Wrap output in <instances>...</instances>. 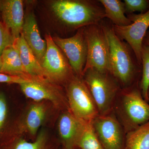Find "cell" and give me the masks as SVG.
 I'll return each mask as SVG.
<instances>
[{
    "label": "cell",
    "mask_w": 149,
    "mask_h": 149,
    "mask_svg": "<svg viewBox=\"0 0 149 149\" xmlns=\"http://www.w3.org/2000/svg\"><path fill=\"white\" fill-rule=\"evenodd\" d=\"M125 14L139 12L144 13L149 10V0H124Z\"/></svg>",
    "instance_id": "cell-24"
},
{
    "label": "cell",
    "mask_w": 149,
    "mask_h": 149,
    "mask_svg": "<svg viewBox=\"0 0 149 149\" xmlns=\"http://www.w3.org/2000/svg\"><path fill=\"white\" fill-rule=\"evenodd\" d=\"M132 24L118 26L113 24L115 33L120 40H124L132 49L139 63L141 65L143 41L149 27V10L144 13L127 15Z\"/></svg>",
    "instance_id": "cell-11"
},
{
    "label": "cell",
    "mask_w": 149,
    "mask_h": 149,
    "mask_svg": "<svg viewBox=\"0 0 149 149\" xmlns=\"http://www.w3.org/2000/svg\"><path fill=\"white\" fill-rule=\"evenodd\" d=\"M83 78L93 96L99 115L109 114L113 111L120 84L109 72H102L93 68L83 72Z\"/></svg>",
    "instance_id": "cell-4"
},
{
    "label": "cell",
    "mask_w": 149,
    "mask_h": 149,
    "mask_svg": "<svg viewBox=\"0 0 149 149\" xmlns=\"http://www.w3.org/2000/svg\"><path fill=\"white\" fill-rule=\"evenodd\" d=\"M148 102L149 103V90L148 91Z\"/></svg>",
    "instance_id": "cell-29"
},
{
    "label": "cell",
    "mask_w": 149,
    "mask_h": 149,
    "mask_svg": "<svg viewBox=\"0 0 149 149\" xmlns=\"http://www.w3.org/2000/svg\"><path fill=\"white\" fill-rule=\"evenodd\" d=\"M143 45L149 46V30H148L143 41Z\"/></svg>",
    "instance_id": "cell-27"
},
{
    "label": "cell",
    "mask_w": 149,
    "mask_h": 149,
    "mask_svg": "<svg viewBox=\"0 0 149 149\" xmlns=\"http://www.w3.org/2000/svg\"><path fill=\"white\" fill-rule=\"evenodd\" d=\"M52 10L68 30H75L98 24L105 14L99 1L58 0L53 2Z\"/></svg>",
    "instance_id": "cell-2"
},
{
    "label": "cell",
    "mask_w": 149,
    "mask_h": 149,
    "mask_svg": "<svg viewBox=\"0 0 149 149\" xmlns=\"http://www.w3.org/2000/svg\"><path fill=\"white\" fill-rule=\"evenodd\" d=\"M92 123L103 149H125L126 133L113 111L99 115Z\"/></svg>",
    "instance_id": "cell-8"
},
{
    "label": "cell",
    "mask_w": 149,
    "mask_h": 149,
    "mask_svg": "<svg viewBox=\"0 0 149 149\" xmlns=\"http://www.w3.org/2000/svg\"><path fill=\"white\" fill-rule=\"evenodd\" d=\"M10 117L8 97L4 92L0 91V147L17 136L15 124Z\"/></svg>",
    "instance_id": "cell-16"
},
{
    "label": "cell",
    "mask_w": 149,
    "mask_h": 149,
    "mask_svg": "<svg viewBox=\"0 0 149 149\" xmlns=\"http://www.w3.org/2000/svg\"><path fill=\"white\" fill-rule=\"evenodd\" d=\"M22 35L39 63L42 61L47 50V42L40 35L37 20L33 12L24 16Z\"/></svg>",
    "instance_id": "cell-14"
},
{
    "label": "cell",
    "mask_w": 149,
    "mask_h": 149,
    "mask_svg": "<svg viewBox=\"0 0 149 149\" xmlns=\"http://www.w3.org/2000/svg\"><path fill=\"white\" fill-rule=\"evenodd\" d=\"M103 6L105 18L110 19L113 25L126 26L132 22L125 15L123 2L120 0H99Z\"/></svg>",
    "instance_id": "cell-18"
},
{
    "label": "cell",
    "mask_w": 149,
    "mask_h": 149,
    "mask_svg": "<svg viewBox=\"0 0 149 149\" xmlns=\"http://www.w3.org/2000/svg\"><path fill=\"white\" fill-rule=\"evenodd\" d=\"M1 57L2 61L1 73L31 78L26 74L20 56L14 46H10L6 49Z\"/></svg>",
    "instance_id": "cell-17"
},
{
    "label": "cell",
    "mask_w": 149,
    "mask_h": 149,
    "mask_svg": "<svg viewBox=\"0 0 149 149\" xmlns=\"http://www.w3.org/2000/svg\"><path fill=\"white\" fill-rule=\"evenodd\" d=\"M109 47L110 74L121 88L140 84L142 65L128 43L120 40L115 33L112 25L100 22Z\"/></svg>",
    "instance_id": "cell-1"
},
{
    "label": "cell",
    "mask_w": 149,
    "mask_h": 149,
    "mask_svg": "<svg viewBox=\"0 0 149 149\" xmlns=\"http://www.w3.org/2000/svg\"><path fill=\"white\" fill-rule=\"evenodd\" d=\"M141 55L142 75L140 88L143 97L149 102L148 92L149 90V46L143 45Z\"/></svg>",
    "instance_id": "cell-23"
},
{
    "label": "cell",
    "mask_w": 149,
    "mask_h": 149,
    "mask_svg": "<svg viewBox=\"0 0 149 149\" xmlns=\"http://www.w3.org/2000/svg\"><path fill=\"white\" fill-rule=\"evenodd\" d=\"M13 46L17 50L24 70L29 77L48 80L44 70L22 34L20 37L15 40Z\"/></svg>",
    "instance_id": "cell-15"
},
{
    "label": "cell",
    "mask_w": 149,
    "mask_h": 149,
    "mask_svg": "<svg viewBox=\"0 0 149 149\" xmlns=\"http://www.w3.org/2000/svg\"><path fill=\"white\" fill-rule=\"evenodd\" d=\"M45 38L47 50L40 64L48 80L65 86L75 74L66 57L56 45L50 34H46Z\"/></svg>",
    "instance_id": "cell-6"
},
{
    "label": "cell",
    "mask_w": 149,
    "mask_h": 149,
    "mask_svg": "<svg viewBox=\"0 0 149 149\" xmlns=\"http://www.w3.org/2000/svg\"><path fill=\"white\" fill-rule=\"evenodd\" d=\"M62 149H69V148H64V147H63Z\"/></svg>",
    "instance_id": "cell-30"
},
{
    "label": "cell",
    "mask_w": 149,
    "mask_h": 149,
    "mask_svg": "<svg viewBox=\"0 0 149 149\" xmlns=\"http://www.w3.org/2000/svg\"><path fill=\"white\" fill-rule=\"evenodd\" d=\"M2 22L15 40L20 37L24 24L23 1L21 0H0Z\"/></svg>",
    "instance_id": "cell-12"
},
{
    "label": "cell",
    "mask_w": 149,
    "mask_h": 149,
    "mask_svg": "<svg viewBox=\"0 0 149 149\" xmlns=\"http://www.w3.org/2000/svg\"><path fill=\"white\" fill-rule=\"evenodd\" d=\"M86 121L74 116L70 110L63 111L59 118L58 129L63 147L76 149Z\"/></svg>",
    "instance_id": "cell-13"
},
{
    "label": "cell",
    "mask_w": 149,
    "mask_h": 149,
    "mask_svg": "<svg viewBox=\"0 0 149 149\" xmlns=\"http://www.w3.org/2000/svg\"><path fill=\"white\" fill-rule=\"evenodd\" d=\"M0 149H54L50 145L45 130H42L33 142L17 137L0 147Z\"/></svg>",
    "instance_id": "cell-19"
},
{
    "label": "cell",
    "mask_w": 149,
    "mask_h": 149,
    "mask_svg": "<svg viewBox=\"0 0 149 149\" xmlns=\"http://www.w3.org/2000/svg\"><path fill=\"white\" fill-rule=\"evenodd\" d=\"M70 111L84 121H93L99 115L97 108L83 77L74 75L65 86Z\"/></svg>",
    "instance_id": "cell-5"
},
{
    "label": "cell",
    "mask_w": 149,
    "mask_h": 149,
    "mask_svg": "<svg viewBox=\"0 0 149 149\" xmlns=\"http://www.w3.org/2000/svg\"><path fill=\"white\" fill-rule=\"evenodd\" d=\"M46 109L42 103L37 102L30 107L25 119L26 129L32 136L37 135L45 118Z\"/></svg>",
    "instance_id": "cell-21"
},
{
    "label": "cell",
    "mask_w": 149,
    "mask_h": 149,
    "mask_svg": "<svg viewBox=\"0 0 149 149\" xmlns=\"http://www.w3.org/2000/svg\"><path fill=\"white\" fill-rule=\"evenodd\" d=\"M14 38L0 19V57L7 48L13 46Z\"/></svg>",
    "instance_id": "cell-25"
},
{
    "label": "cell",
    "mask_w": 149,
    "mask_h": 149,
    "mask_svg": "<svg viewBox=\"0 0 149 149\" xmlns=\"http://www.w3.org/2000/svg\"><path fill=\"white\" fill-rule=\"evenodd\" d=\"M32 79V78L0 73V83L8 84H17L20 85V84L28 82Z\"/></svg>",
    "instance_id": "cell-26"
},
{
    "label": "cell",
    "mask_w": 149,
    "mask_h": 149,
    "mask_svg": "<svg viewBox=\"0 0 149 149\" xmlns=\"http://www.w3.org/2000/svg\"><path fill=\"white\" fill-rule=\"evenodd\" d=\"M85 34L88 54L83 72L93 68L100 72L110 73L109 47L100 23L85 27Z\"/></svg>",
    "instance_id": "cell-7"
},
{
    "label": "cell",
    "mask_w": 149,
    "mask_h": 149,
    "mask_svg": "<svg viewBox=\"0 0 149 149\" xmlns=\"http://www.w3.org/2000/svg\"><path fill=\"white\" fill-rule=\"evenodd\" d=\"M113 111L126 133L149 121V103L143 97L140 84L122 88Z\"/></svg>",
    "instance_id": "cell-3"
},
{
    "label": "cell",
    "mask_w": 149,
    "mask_h": 149,
    "mask_svg": "<svg viewBox=\"0 0 149 149\" xmlns=\"http://www.w3.org/2000/svg\"><path fill=\"white\" fill-rule=\"evenodd\" d=\"M52 38L66 57L75 75L83 77L88 54L85 27L78 29L75 35L69 38Z\"/></svg>",
    "instance_id": "cell-9"
},
{
    "label": "cell",
    "mask_w": 149,
    "mask_h": 149,
    "mask_svg": "<svg viewBox=\"0 0 149 149\" xmlns=\"http://www.w3.org/2000/svg\"><path fill=\"white\" fill-rule=\"evenodd\" d=\"M125 149H149V121L126 133Z\"/></svg>",
    "instance_id": "cell-20"
},
{
    "label": "cell",
    "mask_w": 149,
    "mask_h": 149,
    "mask_svg": "<svg viewBox=\"0 0 149 149\" xmlns=\"http://www.w3.org/2000/svg\"><path fill=\"white\" fill-rule=\"evenodd\" d=\"M1 68H2L1 59V57H0V73H1Z\"/></svg>",
    "instance_id": "cell-28"
},
{
    "label": "cell",
    "mask_w": 149,
    "mask_h": 149,
    "mask_svg": "<svg viewBox=\"0 0 149 149\" xmlns=\"http://www.w3.org/2000/svg\"><path fill=\"white\" fill-rule=\"evenodd\" d=\"M19 86L26 97L36 102L49 101L64 111L70 110L66 94L57 84L47 79H32Z\"/></svg>",
    "instance_id": "cell-10"
},
{
    "label": "cell",
    "mask_w": 149,
    "mask_h": 149,
    "mask_svg": "<svg viewBox=\"0 0 149 149\" xmlns=\"http://www.w3.org/2000/svg\"><path fill=\"white\" fill-rule=\"evenodd\" d=\"M92 121L85 123L77 142L76 149H103L93 128Z\"/></svg>",
    "instance_id": "cell-22"
}]
</instances>
